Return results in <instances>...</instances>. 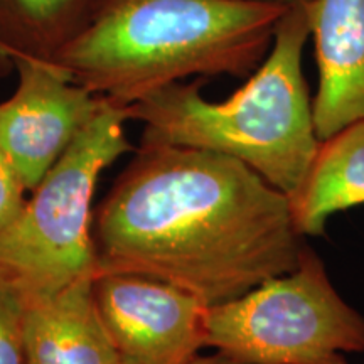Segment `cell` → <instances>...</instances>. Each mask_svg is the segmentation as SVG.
Returning a JSON list of instances; mask_svg holds the SVG:
<instances>
[{
	"instance_id": "1",
	"label": "cell",
	"mask_w": 364,
	"mask_h": 364,
	"mask_svg": "<svg viewBox=\"0 0 364 364\" xmlns=\"http://www.w3.org/2000/svg\"><path fill=\"white\" fill-rule=\"evenodd\" d=\"M97 270L171 284L208 307L297 267L306 236L290 198L247 164L145 144L100 204Z\"/></svg>"
},
{
	"instance_id": "2",
	"label": "cell",
	"mask_w": 364,
	"mask_h": 364,
	"mask_svg": "<svg viewBox=\"0 0 364 364\" xmlns=\"http://www.w3.org/2000/svg\"><path fill=\"white\" fill-rule=\"evenodd\" d=\"M287 9L260 0H100L53 63L75 83L130 107L193 76L252 75Z\"/></svg>"
},
{
	"instance_id": "3",
	"label": "cell",
	"mask_w": 364,
	"mask_h": 364,
	"mask_svg": "<svg viewBox=\"0 0 364 364\" xmlns=\"http://www.w3.org/2000/svg\"><path fill=\"white\" fill-rule=\"evenodd\" d=\"M309 38L307 4H297L280 19L260 66L230 98L209 102L199 78L167 85L127 107L130 120L144 125L140 142L233 157L294 196L321 147L302 66Z\"/></svg>"
},
{
	"instance_id": "4",
	"label": "cell",
	"mask_w": 364,
	"mask_h": 364,
	"mask_svg": "<svg viewBox=\"0 0 364 364\" xmlns=\"http://www.w3.org/2000/svg\"><path fill=\"white\" fill-rule=\"evenodd\" d=\"M129 120L127 107L108 102L0 231V285L24 309L97 277L93 196L102 172L135 150Z\"/></svg>"
},
{
	"instance_id": "5",
	"label": "cell",
	"mask_w": 364,
	"mask_h": 364,
	"mask_svg": "<svg viewBox=\"0 0 364 364\" xmlns=\"http://www.w3.org/2000/svg\"><path fill=\"white\" fill-rule=\"evenodd\" d=\"M206 348L247 364H348L364 353V317L306 245L292 272L208 307Z\"/></svg>"
},
{
	"instance_id": "6",
	"label": "cell",
	"mask_w": 364,
	"mask_h": 364,
	"mask_svg": "<svg viewBox=\"0 0 364 364\" xmlns=\"http://www.w3.org/2000/svg\"><path fill=\"white\" fill-rule=\"evenodd\" d=\"M17 88L0 103V145L33 193L110 100L75 83L46 59L14 58Z\"/></svg>"
},
{
	"instance_id": "7",
	"label": "cell",
	"mask_w": 364,
	"mask_h": 364,
	"mask_svg": "<svg viewBox=\"0 0 364 364\" xmlns=\"http://www.w3.org/2000/svg\"><path fill=\"white\" fill-rule=\"evenodd\" d=\"M93 292L122 359L189 364L206 348L208 306L174 285L135 273H100Z\"/></svg>"
},
{
	"instance_id": "8",
	"label": "cell",
	"mask_w": 364,
	"mask_h": 364,
	"mask_svg": "<svg viewBox=\"0 0 364 364\" xmlns=\"http://www.w3.org/2000/svg\"><path fill=\"white\" fill-rule=\"evenodd\" d=\"M318 85L314 125L326 140L364 120V0L307 2Z\"/></svg>"
},
{
	"instance_id": "9",
	"label": "cell",
	"mask_w": 364,
	"mask_h": 364,
	"mask_svg": "<svg viewBox=\"0 0 364 364\" xmlns=\"http://www.w3.org/2000/svg\"><path fill=\"white\" fill-rule=\"evenodd\" d=\"M95 277L73 282L61 292L24 309L26 364H118L120 354L100 317Z\"/></svg>"
},
{
	"instance_id": "10",
	"label": "cell",
	"mask_w": 364,
	"mask_h": 364,
	"mask_svg": "<svg viewBox=\"0 0 364 364\" xmlns=\"http://www.w3.org/2000/svg\"><path fill=\"white\" fill-rule=\"evenodd\" d=\"M294 221L304 236L326 235L336 213L364 204V120L322 140L311 171L290 196Z\"/></svg>"
},
{
	"instance_id": "11",
	"label": "cell",
	"mask_w": 364,
	"mask_h": 364,
	"mask_svg": "<svg viewBox=\"0 0 364 364\" xmlns=\"http://www.w3.org/2000/svg\"><path fill=\"white\" fill-rule=\"evenodd\" d=\"M100 0H0V48L53 61L90 24Z\"/></svg>"
},
{
	"instance_id": "12",
	"label": "cell",
	"mask_w": 364,
	"mask_h": 364,
	"mask_svg": "<svg viewBox=\"0 0 364 364\" xmlns=\"http://www.w3.org/2000/svg\"><path fill=\"white\" fill-rule=\"evenodd\" d=\"M22 316L19 300L0 285V364H26Z\"/></svg>"
},
{
	"instance_id": "13",
	"label": "cell",
	"mask_w": 364,
	"mask_h": 364,
	"mask_svg": "<svg viewBox=\"0 0 364 364\" xmlns=\"http://www.w3.org/2000/svg\"><path fill=\"white\" fill-rule=\"evenodd\" d=\"M26 186L0 145V231L16 220L26 204Z\"/></svg>"
},
{
	"instance_id": "14",
	"label": "cell",
	"mask_w": 364,
	"mask_h": 364,
	"mask_svg": "<svg viewBox=\"0 0 364 364\" xmlns=\"http://www.w3.org/2000/svg\"><path fill=\"white\" fill-rule=\"evenodd\" d=\"M189 364H247V363L236 361L233 358L225 356V354L221 353H216V354H211V356H201V354H199V356L194 358Z\"/></svg>"
},
{
	"instance_id": "15",
	"label": "cell",
	"mask_w": 364,
	"mask_h": 364,
	"mask_svg": "<svg viewBox=\"0 0 364 364\" xmlns=\"http://www.w3.org/2000/svg\"><path fill=\"white\" fill-rule=\"evenodd\" d=\"M12 70H16V68H14V58L6 51V49L0 48V78L7 76Z\"/></svg>"
},
{
	"instance_id": "16",
	"label": "cell",
	"mask_w": 364,
	"mask_h": 364,
	"mask_svg": "<svg viewBox=\"0 0 364 364\" xmlns=\"http://www.w3.org/2000/svg\"><path fill=\"white\" fill-rule=\"evenodd\" d=\"M260 2H272V4H282V6H287V7H292V6H297V4H307V2H311V0H260Z\"/></svg>"
},
{
	"instance_id": "17",
	"label": "cell",
	"mask_w": 364,
	"mask_h": 364,
	"mask_svg": "<svg viewBox=\"0 0 364 364\" xmlns=\"http://www.w3.org/2000/svg\"><path fill=\"white\" fill-rule=\"evenodd\" d=\"M118 364H134V363H132V361H127V359H122V361L118 363Z\"/></svg>"
}]
</instances>
